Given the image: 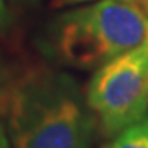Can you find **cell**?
Returning <instances> with one entry per match:
<instances>
[{
	"label": "cell",
	"instance_id": "6da1fadb",
	"mask_svg": "<svg viewBox=\"0 0 148 148\" xmlns=\"http://www.w3.org/2000/svg\"><path fill=\"white\" fill-rule=\"evenodd\" d=\"M5 119L12 148H92L99 130L77 81L51 68L16 77Z\"/></svg>",
	"mask_w": 148,
	"mask_h": 148
},
{
	"label": "cell",
	"instance_id": "7a4b0ae2",
	"mask_svg": "<svg viewBox=\"0 0 148 148\" xmlns=\"http://www.w3.org/2000/svg\"><path fill=\"white\" fill-rule=\"evenodd\" d=\"M148 41L143 8L127 0H99L59 13L46 28L45 49L76 69H97Z\"/></svg>",
	"mask_w": 148,
	"mask_h": 148
},
{
	"label": "cell",
	"instance_id": "3957f363",
	"mask_svg": "<svg viewBox=\"0 0 148 148\" xmlns=\"http://www.w3.org/2000/svg\"><path fill=\"white\" fill-rule=\"evenodd\" d=\"M86 99L106 137L143 120L148 109V41L97 68Z\"/></svg>",
	"mask_w": 148,
	"mask_h": 148
},
{
	"label": "cell",
	"instance_id": "277c9868",
	"mask_svg": "<svg viewBox=\"0 0 148 148\" xmlns=\"http://www.w3.org/2000/svg\"><path fill=\"white\" fill-rule=\"evenodd\" d=\"M112 148H148V120H140L115 135Z\"/></svg>",
	"mask_w": 148,
	"mask_h": 148
},
{
	"label": "cell",
	"instance_id": "5b68a950",
	"mask_svg": "<svg viewBox=\"0 0 148 148\" xmlns=\"http://www.w3.org/2000/svg\"><path fill=\"white\" fill-rule=\"evenodd\" d=\"M15 79H16V76H13L7 68L3 71H0V120L8 112V106H10Z\"/></svg>",
	"mask_w": 148,
	"mask_h": 148
},
{
	"label": "cell",
	"instance_id": "8992f818",
	"mask_svg": "<svg viewBox=\"0 0 148 148\" xmlns=\"http://www.w3.org/2000/svg\"><path fill=\"white\" fill-rule=\"evenodd\" d=\"M10 27V12L5 0H0V33H3Z\"/></svg>",
	"mask_w": 148,
	"mask_h": 148
},
{
	"label": "cell",
	"instance_id": "52a82bcc",
	"mask_svg": "<svg viewBox=\"0 0 148 148\" xmlns=\"http://www.w3.org/2000/svg\"><path fill=\"white\" fill-rule=\"evenodd\" d=\"M86 2H94V0H51V7L53 8H64V7L79 5V3H86Z\"/></svg>",
	"mask_w": 148,
	"mask_h": 148
},
{
	"label": "cell",
	"instance_id": "ba28073f",
	"mask_svg": "<svg viewBox=\"0 0 148 148\" xmlns=\"http://www.w3.org/2000/svg\"><path fill=\"white\" fill-rule=\"evenodd\" d=\"M0 148H12L10 137H8V130L7 125L0 120Z\"/></svg>",
	"mask_w": 148,
	"mask_h": 148
},
{
	"label": "cell",
	"instance_id": "9c48e42d",
	"mask_svg": "<svg viewBox=\"0 0 148 148\" xmlns=\"http://www.w3.org/2000/svg\"><path fill=\"white\" fill-rule=\"evenodd\" d=\"M12 5L20 7V8H30V7H36L40 5L43 0H8Z\"/></svg>",
	"mask_w": 148,
	"mask_h": 148
},
{
	"label": "cell",
	"instance_id": "30bf717a",
	"mask_svg": "<svg viewBox=\"0 0 148 148\" xmlns=\"http://www.w3.org/2000/svg\"><path fill=\"white\" fill-rule=\"evenodd\" d=\"M140 5H142L143 12H145V15H147V18H148V0H142Z\"/></svg>",
	"mask_w": 148,
	"mask_h": 148
},
{
	"label": "cell",
	"instance_id": "8fae6325",
	"mask_svg": "<svg viewBox=\"0 0 148 148\" xmlns=\"http://www.w3.org/2000/svg\"><path fill=\"white\" fill-rule=\"evenodd\" d=\"M5 69V66H3V63H2V58H0V71H3Z\"/></svg>",
	"mask_w": 148,
	"mask_h": 148
},
{
	"label": "cell",
	"instance_id": "7c38bea8",
	"mask_svg": "<svg viewBox=\"0 0 148 148\" xmlns=\"http://www.w3.org/2000/svg\"><path fill=\"white\" fill-rule=\"evenodd\" d=\"M101 148H112V145L110 143H107V145H104V147H101Z\"/></svg>",
	"mask_w": 148,
	"mask_h": 148
},
{
	"label": "cell",
	"instance_id": "4fadbf2b",
	"mask_svg": "<svg viewBox=\"0 0 148 148\" xmlns=\"http://www.w3.org/2000/svg\"><path fill=\"white\" fill-rule=\"evenodd\" d=\"M127 2H135V3H140L142 0H127Z\"/></svg>",
	"mask_w": 148,
	"mask_h": 148
}]
</instances>
